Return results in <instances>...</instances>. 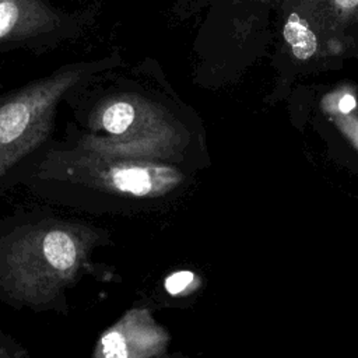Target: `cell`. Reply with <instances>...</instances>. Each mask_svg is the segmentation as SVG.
Here are the masks:
<instances>
[{"mask_svg":"<svg viewBox=\"0 0 358 358\" xmlns=\"http://www.w3.org/2000/svg\"><path fill=\"white\" fill-rule=\"evenodd\" d=\"M95 234L70 222H41L0 246V282L14 298L43 303L70 285L87 263Z\"/></svg>","mask_w":358,"mask_h":358,"instance_id":"obj_1","label":"cell"},{"mask_svg":"<svg viewBox=\"0 0 358 358\" xmlns=\"http://www.w3.org/2000/svg\"><path fill=\"white\" fill-rule=\"evenodd\" d=\"M108 66V60L67 64L0 98V178L48 137L59 103Z\"/></svg>","mask_w":358,"mask_h":358,"instance_id":"obj_2","label":"cell"},{"mask_svg":"<svg viewBox=\"0 0 358 358\" xmlns=\"http://www.w3.org/2000/svg\"><path fill=\"white\" fill-rule=\"evenodd\" d=\"M50 157V164L57 166L64 173V178L91 187L110 189L133 196H147L161 179V171L157 168L80 147Z\"/></svg>","mask_w":358,"mask_h":358,"instance_id":"obj_3","label":"cell"},{"mask_svg":"<svg viewBox=\"0 0 358 358\" xmlns=\"http://www.w3.org/2000/svg\"><path fill=\"white\" fill-rule=\"evenodd\" d=\"M76 27L77 20L46 0H0V48L36 45L66 36Z\"/></svg>","mask_w":358,"mask_h":358,"instance_id":"obj_4","label":"cell"},{"mask_svg":"<svg viewBox=\"0 0 358 358\" xmlns=\"http://www.w3.org/2000/svg\"><path fill=\"white\" fill-rule=\"evenodd\" d=\"M136 313L123 317L113 327L108 329L96 343L92 358H140L151 345L148 329L140 324Z\"/></svg>","mask_w":358,"mask_h":358,"instance_id":"obj_5","label":"cell"},{"mask_svg":"<svg viewBox=\"0 0 358 358\" xmlns=\"http://www.w3.org/2000/svg\"><path fill=\"white\" fill-rule=\"evenodd\" d=\"M192 281H193V274L190 271H178V273L171 274L165 280V289L169 294L176 295V294L182 292Z\"/></svg>","mask_w":358,"mask_h":358,"instance_id":"obj_6","label":"cell"},{"mask_svg":"<svg viewBox=\"0 0 358 358\" xmlns=\"http://www.w3.org/2000/svg\"><path fill=\"white\" fill-rule=\"evenodd\" d=\"M355 103H357L355 98L352 95H350V94H345V95L341 96V99L338 102V109L343 113H350L355 108Z\"/></svg>","mask_w":358,"mask_h":358,"instance_id":"obj_7","label":"cell"},{"mask_svg":"<svg viewBox=\"0 0 358 358\" xmlns=\"http://www.w3.org/2000/svg\"><path fill=\"white\" fill-rule=\"evenodd\" d=\"M17 352L11 348V343L0 334V358H15Z\"/></svg>","mask_w":358,"mask_h":358,"instance_id":"obj_8","label":"cell"},{"mask_svg":"<svg viewBox=\"0 0 358 358\" xmlns=\"http://www.w3.org/2000/svg\"><path fill=\"white\" fill-rule=\"evenodd\" d=\"M334 1L343 10H352L358 6V0H334Z\"/></svg>","mask_w":358,"mask_h":358,"instance_id":"obj_9","label":"cell"}]
</instances>
